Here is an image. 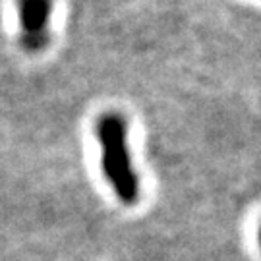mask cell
I'll return each mask as SVG.
<instances>
[{
	"label": "cell",
	"mask_w": 261,
	"mask_h": 261,
	"mask_svg": "<svg viewBox=\"0 0 261 261\" xmlns=\"http://www.w3.org/2000/svg\"><path fill=\"white\" fill-rule=\"evenodd\" d=\"M95 132L103 151V172L114 194L128 205L136 203L140 196V182L128 151V124L120 114L107 112L97 120Z\"/></svg>",
	"instance_id": "cell-1"
},
{
	"label": "cell",
	"mask_w": 261,
	"mask_h": 261,
	"mask_svg": "<svg viewBox=\"0 0 261 261\" xmlns=\"http://www.w3.org/2000/svg\"><path fill=\"white\" fill-rule=\"evenodd\" d=\"M19 39L25 50L37 53L47 45L53 18V0H16Z\"/></svg>",
	"instance_id": "cell-2"
}]
</instances>
